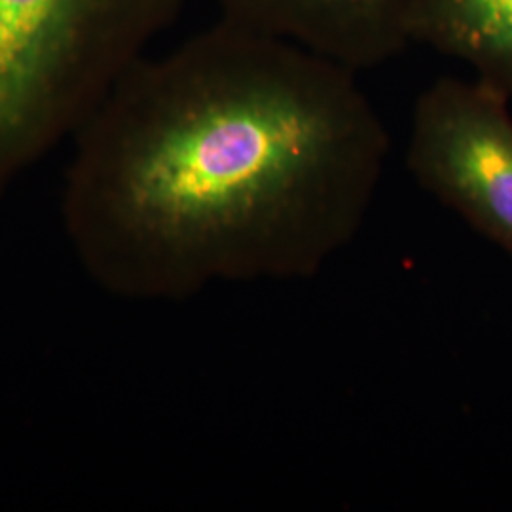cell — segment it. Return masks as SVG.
I'll use <instances>...</instances> for the list:
<instances>
[{
	"label": "cell",
	"mask_w": 512,
	"mask_h": 512,
	"mask_svg": "<svg viewBox=\"0 0 512 512\" xmlns=\"http://www.w3.org/2000/svg\"><path fill=\"white\" fill-rule=\"evenodd\" d=\"M482 82L439 78L414 105L406 167L512 260V114Z\"/></svg>",
	"instance_id": "3957f363"
},
{
	"label": "cell",
	"mask_w": 512,
	"mask_h": 512,
	"mask_svg": "<svg viewBox=\"0 0 512 512\" xmlns=\"http://www.w3.org/2000/svg\"><path fill=\"white\" fill-rule=\"evenodd\" d=\"M73 141L65 236L131 302L315 277L359 236L389 156L355 71L222 18L141 57Z\"/></svg>",
	"instance_id": "6da1fadb"
},
{
	"label": "cell",
	"mask_w": 512,
	"mask_h": 512,
	"mask_svg": "<svg viewBox=\"0 0 512 512\" xmlns=\"http://www.w3.org/2000/svg\"><path fill=\"white\" fill-rule=\"evenodd\" d=\"M410 38L469 65L512 101V0H416Z\"/></svg>",
	"instance_id": "5b68a950"
},
{
	"label": "cell",
	"mask_w": 512,
	"mask_h": 512,
	"mask_svg": "<svg viewBox=\"0 0 512 512\" xmlns=\"http://www.w3.org/2000/svg\"><path fill=\"white\" fill-rule=\"evenodd\" d=\"M222 19L281 38L351 71L380 67L412 46L416 0H215Z\"/></svg>",
	"instance_id": "277c9868"
},
{
	"label": "cell",
	"mask_w": 512,
	"mask_h": 512,
	"mask_svg": "<svg viewBox=\"0 0 512 512\" xmlns=\"http://www.w3.org/2000/svg\"><path fill=\"white\" fill-rule=\"evenodd\" d=\"M186 0H0V194L90 120Z\"/></svg>",
	"instance_id": "7a4b0ae2"
}]
</instances>
